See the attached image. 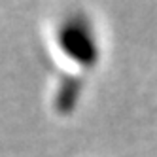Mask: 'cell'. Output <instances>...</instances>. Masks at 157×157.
Listing matches in <instances>:
<instances>
[{"mask_svg": "<svg viewBox=\"0 0 157 157\" xmlns=\"http://www.w3.org/2000/svg\"><path fill=\"white\" fill-rule=\"evenodd\" d=\"M53 44L61 57L70 63L80 74L97 70L102 63V38L91 15L85 12L63 13L53 29Z\"/></svg>", "mask_w": 157, "mask_h": 157, "instance_id": "1", "label": "cell"}]
</instances>
